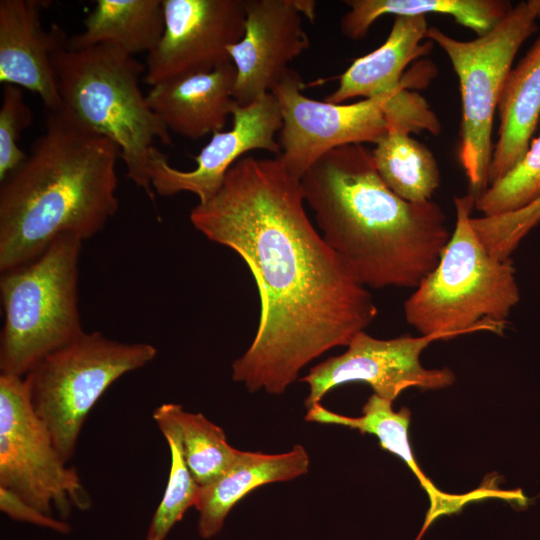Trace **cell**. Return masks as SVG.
I'll use <instances>...</instances> for the list:
<instances>
[{
  "mask_svg": "<svg viewBox=\"0 0 540 540\" xmlns=\"http://www.w3.org/2000/svg\"><path fill=\"white\" fill-rule=\"evenodd\" d=\"M190 221L235 251L256 282V334L232 363L233 380L249 392L284 393L307 364L376 318L371 294L316 230L300 179L277 157L239 159Z\"/></svg>",
  "mask_w": 540,
  "mask_h": 540,
  "instance_id": "obj_1",
  "label": "cell"
},
{
  "mask_svg": "<svg viewBox=\"0 0 540 540\" xmlns=\"http://www.w3.org/2000/svg\"><path fill=\"white\" fill-rule=\"evenodd\" d=\"M325 242L365 287L416 288L451 233L440 205L397 196L364 144L334 148L300 178Z\"/></svg>",
  "mask_w": 540,
  "mask_h": 540,
  "instance_id": "obj_2",
  "label": "cell"
},
{
  "mask_svg": "<svg viewBox=\"0 0 540 540\" xmlns=\"http://www.w3.org/2000/svg\"><path fill=\"white\" fill-rule=\"evenodd\" d=\"M118 147L49 111L45 132L0 187V270L29 263L63 233L82 241L115 215Z\"/></svg>",
  "mask_w": 540,
  "mask_h": 540,
  "instance_id": "obj_3",
  "label": "cell"
},
{
  "mask_svg": "<svg viewBox=\"0 0 540 540\" xmlns=\"http://www.w3.org/2000/svg\"><path fill=\"white\" fill-rule=\"evenodd\" d=\"M61 110L118 147L127 176L151 200L149 162L155 140L171 145L169 131L140 89L145 65L123 49L100 44L58 49L52 56Z\"/></svg>",
  "mask_w": 540,
  "mask_h": 540,
  "instance_id": "obj_4",
  "label": "cell"
},
{
  "mask_svg": "<svg viewBox=\"0 0 540 540\" xmlns=\"http://www.w3.org/2000/svg\"><path fill=\"white\" fill-rule=\"evenodd\" d=\"M475 199L454 198V231L435 269L404 303L407 323L421 335L501 334L520 300L512 260L492 255L472 225Z\"/></svg>",
  "mask_w": 540,
  "mask_h": 540,
  "instance_id": "obj_5",
  "label": "cell"
},
{
  "mask_svg": "<svg viewBox=\"0 0 540 540\" xmlns=\"http://www.w3.org/2000/svg\"><path fill=\"white\" fill-rule=\"evenodd\" d=\"M81 247L80 238L63 233L33 261L2 272L1 374L24 377L85 332L78 306Z\"/></svg>",
  "mask_w": 540,
  "mask_h": 540,
  "instance_id": "obj_6",
  "label": "cell"
},
{
  "mask_svg": "<svg viewBox=\"0 0 540 540\" xmlns=\"http://www.w3.org/2000/svg\"><path fill=\"white\" fill-rule=\"evenodd\" d=\"M300 74L288 69L271 93L282 126L276 157L300 179L330 150L350 144H376L390 130L438 135L441 122L427 100L412 89L351 104L318 101L303 94Z\"/></svg>",
  "mask_w": 540,
  "mask_h": 540,
  "instance_id": "obj_7",
  "label": "cell"
},
{
  "mask_svg": "<svg viewBox=\"0 0 540 540\" xmlns=\"http://www.w3.org/2000/svg\"><path fill=\"white\" fill-rule=\"evenodd\" d=\"M540 0L517 3L489 32L459 40L436 26L426 38L448 56L459 80L461 128L459 161L475 197L488 186L495 112L506 78L522 44L538 28Z\"/></svg>",
  "mask_w": 540,
  "mask_h": 540,
  "instance_id": "obj_8",
  "label": "cell"
},
{
  "mask_svg": "<svg viewBox=\"0 0 540 540\" xmlns=\"http://www.w3.org/2000/svg\"><path fill=\"white\" fill-rule=\"evenodd\" d=\"M156 355L157 349L149 343L120 342L98 331L84 332L24 376L33 409L65 462L74 455L86 418L103 393Z\"/></svg>",
  "mask_w": 540,
  "mask_h": 540,
  "instance_id": "obj_9",
  "label": "cell"
},
{
  "mask_svg": "<svg viewBox=\"0 0 540 540\" xmlns=\"http://www.w3.org/2000/svg\"><path fill=\"white\" fill-rule=\"evenodd\" d=\"M31 404L24 377L0 375V487L41 512L66 520L92 499L77 470L67 467Z\"/></svg>",
  "mask_w": 540,
  "mask_h": 540,
  "instance_id": "obj_10",
  "label": "cell"
},
{
  "mask_svg": "<svg viewBox=\"0 0 540 540\" xmlns=\"http://www.w3.org/2000/svg\"><path fill=\"white\" fill-rule=\"evenodd\" d=\"M164 30L147 54L143 80L151 87L210 72L231 61L229 48L245 29V0H162Z\"/></svg>",
  "mask_w": 540,
  "mask_h": 540,
  "instance_id": "obj_11",
  "label": "cell"
},
{
  "mask_svg": "<svg viewBox=\"0 0 540 540\" xmlns=\"http://www.w3.org/2000/svg\"><path fill=\"white\" fill-rule=\"evenodd\" d=\"M448 339L443 334L401 336L378 339L365 331L357 333L347 350L312 367L300 380L309 387L305 406L320 403L331 389L351 382L371 386L374 394L394 401L410 387L440 389L455 381L448 368L426 369L420 363L421 352L432 342Z\"/></svg>",
  "mask_w": 540,
  "mask_h": 540,
  "instance_id": "obj_12",
  "label": "cell"
},
{
  "mask_svg": "<svg viewBox=\"0 0 540 540\" xmlns=\"http://www.w3.org/2000/svg\"><path fill=\"white\" fill-rule=\"evenodd\" d=\"M232 118V128L214 133L194 157L196 167L192 170L173 167L166 155L153 147L149 162L153 190L161 196L190 192L198 197L199 204H203L216 194L228 170L247 152L280 153L275 135L281 129L282 119L278 102L271 92L249 105H237Z\"/></svg>",
  "mask_w": 540,
  "mask_h": 540,
  "instance_id": "obj_13",
  "label": "cell"
},
{
  "mask_svg": "<svg viewBox=\"0 0 540 540\" xmlns=\"http://www.w3.org/2000/svg\"><path fill=\"white\" fill-rule=\"evenodd\" d=\"M245 29L228 52L236 68L233 98L246 106L270 93L308 49L299 0H245Z\"/></svg>",
  "mask_w": 540,
  "mask_h": 540,
  "instance_id": "obj_14",
  "label": "cell"
},
{
  "mask_svg": "<svg viewBox=\"0 0 540 540\" xmlns=\"http://www.w3.org/2000/svg\"><path fill=\"white\" fill-rule=\"evenodd\" d=\"M45 0L0 1V81L23 87L42 100L48 111L62 107L52 56L67 45L65 31L53 24L45 30L40 12Z\"/></svg>",
  "mask_w": 540,
  "mask_h": 540,
  "instance_id": "obj_15",
  "label": "cell"
},
{
  "mask_svg": "<svg viewBox=\"0 0 540 540\" xmlns=\"http://www.w3.org/2000/svg\"><path fill=\"white\" fill-rule=\"evenodd\" d=\"M428 28L425 15L395 16L385 42L355 59L339 77L338 87L324 101L342 104L356 97L383 98L403 89L427 86L436 74L433 62L423 59L406 74L404 71L412 61L432 50V41L422 43Z\"/></svg>",
  "mask_w": 540,
  "mask_h": 540,
  "instance_id": "obj_16",
  "label": "cell"
},
{
  "mask_svg": "<svg viewBox=\"0 0 540 540\" xmlns=\"http://www.w3.org/2000/svg\"><path fill=\"white\" fill-rule=\"evenodd\" d=\"M236 68L232 61L207 72L152 86L146 100L168 131L199 139L225 126L238 105L233 98Z\"/></svg>",
  "mask_w": 540,
  "mask_h": 540,
  "instance_id": "obj_17",
  "label": "cell"
},
{
  "mask_svg": "<svg viewBox=\"0 0 540 540\" xmlns=\"http://www.w3.org/2000/svg\"><path fill=\"white\" fill-rule=\"evenodd\" d=\"M309 466L310 457L302 445L279 454L239 450L222 475L200 487L195 504L199 535L208 539L218 534L231 509L254 489L295 479L306 474Z\"/></svg>",
  "mask_w": 540,
  "mask_h": 540,
  "instance_id": "obj_18",
  "label": "cell"
},
{
  "mask_svg": "<svg viewBox=\"0 0 540 540\" xmlns=\"http://www.w3.org/2000/svg\"><path fill=\"white\" fill-rule=\"evenodd\" d=\"M324 424H334L359 430L361 433L375 435L381 447L396 456L400 457L411 471L416 475L420 484L425 489L429 500L430 508L426 520L416 540H420L423 533L438 517L458 512L464 505L471 501L489 497L516 498L510 492L496 491L490 488H480L463 495H453L441 492L425 476L418 467L413 454L408 437V427L410 423V411L403 407L399 412L392 408V401L381 398L376 394L371 395L362 408V416L347 417L338 413L326 410L322 414Z\"/></svg>",
  "mask_w": 540,
  "mask_h": 540,
  "instance_id": "obj_19",
  "label": "cell"
},
{
  "mask_svg": "<svg viewBox=\"0 0 540 540\" xmlns=\"http://www.w3.org/2000/svg\"><path fill=\"white\" fill-rule=\"evenodd\" d=\"M498 139L488 168V186L525 155L540 117V34L513 67L497 105ZM487 186V187H488Z\"/></svg>",
  "mask_w": 540,
  "mask_h": 540,
  "instance_id": "obj_20",
  "label": "cell"
},
{
  "mask_svg": "<svg viewBox=\"0 0 540 540\" xmlns=\"http://www.w3.org/2000/svg\"><path fill=\"white\" fill-rule=\"evenodd\" d=\"M83 24L82 32L68 37L66 48L110 44L132 56L148 54L164 30L162 0H97Z\"/></svg>",
  "mask_w": 540,
  "mask_h": 540,
  "instance_id": "obj_21",
  "label": "cell"
},
{
  "mask_svg": "<svg viewBox=\"0 0 540 540\" xmlns=\"http://www.w3.org/2000/svg\"><path fill=\"white\" fill-rule=\"evenodd\" d=\"M350 8L341 18L340 29L349 39L365 37L381 16L449 15L477 36L489 32L512 9L506 0H346Z\"/></svg>",
  "mask_w": 540,
  "mask_h": 540,
  "instance_id": "obj_22",
  "label": "cell"
},
{
  "mask_svg": "<svg viewBox=\"0 0 540 540\" xmlns=\"http://www.w3.org/2000/svg\"><path fill=\"white\" fill-rule=\"evenodd\" d=\"M377 172L397 196L412 203L431 200L440 185L432 151L409 134L390 130L372 150Z\"/></svg>",
  "mask_w": 540,
  "mask_h": 540,
  "instance_id": "obj_23",
  "label": "cell"
},
{
  "mask_svg": "<svg viewBox=\"0 0 540 540\" xmlns=\"http://www.w3.org/2000/svg\"><path fill=\"white\" fill-rule=\"evenodd\" d=\"M157 425L170 426L177 434L185 463L200 486L222 475L238 449L232 447L221 427L201 413H191L179 404L165 403L153 412Z\"/></svg>",
  "mask_w": 540,
  "mask_h": 540,
  "instance_id": "obj_24",
  "label": "cell"
},
{
  "mask_svg": "<svg viewBox=\"0 0 540 540\" xmlns=\"http://www.w3.org/2000/svg\"><path fill=\"white\" fill-rule=\"evenodd\" d=\"M540 198V135L522 159L475 199V209L493 217L525 208Z\"/></svg>",
  "mask_w": 540,
  "mask_h": 540,
  "instance_id": "obj_25",
  "label": "cell"
},
{
  "mask_svg": "<svg viewBox=\"0 0 540 540\" xmlns=\"http://www.w3.org/2000/svg\"><path fill=\"white\" fill-rule=\"evenodd\" d=\"M165 437L171 456L168 482L152 517L146 540H165L172 527L197 502L200 485L188 469L175 431L168 425H157Z\"/></svg>",
  "mask_w": 540,
  "mask_h": 540,
  "instance_id": "obj_26",
  "label": "cell"
},
{
  "mask_svg": "<svg viewBox=\"0 0 540 540\" xmlns=\"http://www.w3.org/2000/svg\"><path fill=\"white\" fill-rule=\"evenodd\" d=\"M471 222L492 255L510 258L520 241L540 222V198L521 210L493 217H472Z\"/></svg>",
  "mask_w": 540,
  "mask_h": 540,
  "instance_id": "obj_27",
  "label": "cell"
},
{
  "mask_svg": "<svg viewBox=\"0 0 540 540\" xmlns=\"http://www.w3.org/2000/svg\"><path fill=\"white\" fill-rule=\"evenodd\" d=\"M32 111L20 87L5 84L0 106V182L16 170L27 154L18 146L20 134L32 122Z\"/></svg>",
  "mask_w": 540,
  "mask_h": 540,
  "instance_id": "obj_28",
  "label": "cell"
},
{
  "mask_svg": "<svg viewBox=\"0 0 540 540\" xmlns=\"http://www.w3.org/2000/svg\"><path fill=\"white\" fill-rule=\"evenodd\" d=\"M0 510L12 520L50 529L61 534H69L71 525L38 510L11 490L0 487Z\"/></svg>",
  "mask_w": 540,
  "mask_h": 540,
  "instance_id": "obj_29",
  "label": "cell"
}]
</instances>
